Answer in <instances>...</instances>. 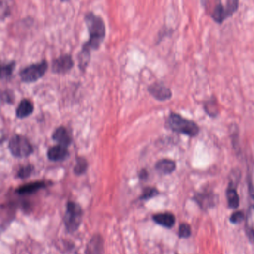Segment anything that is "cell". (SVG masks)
<instances>
[{"mask_svg": "<svg viewBox=\"0 0 254 254\" xmlns=\"http://www.w3.org/2000/svg\"><path fill=\"white\" fill-rule=\"evenodd\" d=\"M45 186H46V184L44 182H34V183H28V184L20 186V187L18 188L16 192L20 194H31V193H35V192L38 191Z\"/></svg>", "mask_w": 254, "mask_h": 254, "instance_id": "16", "label": "cell"}, {"mask_svg": "<svg viewBox=\"0 0 254 254\" xmlns=\"http://www.w3.org/2000/svg\"><path fill=\"white\" fill-rule=\"evenodd\" d=\"M147 177L148 172H146V170L143 169V170L141 171L140 174H139V178H140L141 179H145V178H147Z\"/></svg>", "mask_w": 254, "mask_h": 254, "instance_id": "26", "label": "cell"}, {"mask_svg": "<svg viewBox=\"0 0 254 254\" xmlns=\"http://www.w3.org/2000/svg\"><path fill=\"white\" fill-rule=\"evenodd\" d=\"M69 152L67 147L57 145L52 146L48 150L47 156L52 161H61L68 157Z\"/></svg>", "mask_w": 254, "mask_h": 254, "instance_id": "10", "label": "cell"}, {"mask_svg": "<svg viewBox=\"0 0 254 254\" xmlns=\"http://www.w3.org/2000/svg\"><path fill=\"white\" fill-rule=\"evenodd\" d=\"M149 92L152 95L153 97L161 102L168 100L172 96V90L169 88H167L164 84H158V83H154L149 86Z\"/></svg>", "mask_w": 254, "mask_h": 254, "instance_id": "8", "label": "cell"}, {"mask_svg": "<svg viewBox=\"0 0 254 254\" xmlns=\"http://www.w3.org/2000/svg\"><path fill=\"white\" fill-rule=\"evenodd\" d=\"M47 68L48 64L45 60L30 65L20 71V78L26 83L34 82L45 74Z\"/></svg>", "mask_w": 254, "mask_h": 254, "instance_id": "5", "label": "cell"}, {"mask_svg": "<svg viewBox=\"0 0 254 254\" xmlns=\"http://www.w3.org/2000/svg\"><path fill=\"white\" fill-rule=\"evenodd\" d=\"M252 197L253 204L248 208L245 222V228L250 241L254 244V197Z\"/></svg>", "mask_w": 254, "mask_h": 254, "instance_id": "12", "label": "cell"}, {"mask_svg": "<svg viewBox=\"0 0 254 254\" xmlns=\"http://www.w3.org/2000/svg\"><path fill=\"white\" fill-rule=\"evenodd\" d=\"M15 67V62L12 61L7 64L2 65L1 67V78H8L12 75Z\"/></svg>", "mask_w": 254, "mask_h": 254, "instance_id": "20", "label": "cell"}, {"mask_svg": "<svg viewBox=\"0 0 254 254\" xmlns=\"http://www.w3.org/2000/svg\"><path fill=\"white\" fill-rule=\"evenodd\" d=\"M8 149L12 155L18 158L29 157L33 153V147L29 139L20 135H15L11 138Z\"/></svg>", "mask_w": 254, "mask_h": 254, "instance_id": "4", "label": "cell"}, {"mask_svg": "<svg viewBox=\"0 0 254 254\" xmlns=\"http://www.w3.org/2000/svg\"><path fill=\"white\" fill-rule=\"evenodd\" d=\"M72 56L69 54H63L57 59L53 60L52 63V70L55 73H63L69 71L73 67Z\"/></svg>", "mask_w": 254, "mask_h": 254, "instance_id": "7", "label": "cell"}, {"mask_svg": "<svg viewBox=\"0 0 254 254\" xmlns=\"http://www.w3.org/2000/svg\"><path fill=\"white\" fill-rule=\"evenodd\" d=\"M204 108H205L206 112H207L209 116H211V117H215V116H217L218 106L216 102H212V101H209V102L205 103Z\"/></svg>", "mask_w": 254, "mask_h": 254, "instance_id": "21", "label": "cell"}, {"mask_svg": "<svg viewBox=\"0 0 254 254\" xmlns=\"http://www.w3.org/2000/svg\"><path fill=\"white\" fill-rule=\"evenodd\" d=\"M88 164L85 159L83 157L77 158L76 165L74 168V172L77 175H81L86 172L88 169Z\"/></svg>", "mask_w": 254, "mask_h": 254, "instance_id": "19", "label": "cell"}, {"mask_svg": "<svg viewBox=\"0 0 254 254\" xmlns=\"http://www.w3.org/2000/svg\"><path fill=\"white\" fill-rule=\"evenodd\" d=\"M85 23L89 31L90 39L83 45L84 50L90 52L91 50L99 49L105 36V25L100 16L88 12L85 15Z\"/></svg>", "mask_w": 254, "mask_h": 254, "instance_id": "1", "label": "cell"}, {"mask_svg": "<svg viewBox=\"0 0 254 254\" xmlns=\"http://www.w3.org/2000/svg\"><path fill=\"white\" fill-rule=\"evenodd\" d=\"M239 2L237 0H228L226 2L225 5H222V2H219L214 8L212 18L216 23H222L237 12Z\"/></svg>", "mask_w": 254, "mask_h": 254, "instance_id": "6", "label": "cell"}, {"mask_svg": "<svg viewBox=\"0 0 254 254\" xmlns=\"http://www.w3.org/2000/svg\"><path fill=\"white\" fill-rule=\"evenodd\" d=\"M155 168L161 173L168 175L173 172L176 168V164L175 161L168 159H163L156 164Z\"/></svg>", "mask_w": 254, "mask_h": 254, "instance_id": "15", "label": "cell"}, {"mask_svg": "<svg viewBox=\"0 0 254 254\" xmlns=\"http://www.w3.org/2000/svg\"><path fill=\"white\" fill-rule=\"evenodd\" d=\"M52 139L57 142L59 145L67 147L70 146L72 142L71 137L69 134L68 131L63 126H60L56 128L52 134Z\"/></svg>", "mask_w": 254, "mask_h": 254, "instance_id": "11", "label": "cell"}, {"mask_svg": "<svg viewBox=\"0 0 254 254\" xmlns=\"http://www.w3.org/2000/svg\"><path fill=\"white\" fill-rule=\"evenodd\" d=\"M34 171V166L32 165H27L20 168V171L18 172V178L21 179H26L29 178Z\"/></svg>", "mask_w": 254, "mask_h": 254, "instance_id": "23", "label": "cell"}, {"mask_svg": "<svg viewBox=\"0 0 254 254\" xmlns=\"http://www.w3.org/2000/svg\"><path fill=\"white\" fill-rule=\"evenodd\" d=\"M34 111V105L31 101L23 99L20 102L16 110V115L18 118L23 119L29 117Z\"/></svg>", "mask_w": 254, "mask_h": 254, "instance_id": "14", "label": "cell"}, {"mask_svg": "<svg viewBox=\"0 0 254 254\" xmlns=\"http://www.w3.org/2000/svg\"><path fill=\"white\" fill-rule=\"evenodd\" d=\"M153 220L157 224L161 225L166 228H172L175 223V215L169 212L156 214L153 216Z\"/></svg>", "mask_w": 254, "mask_h": 254, "instance_id": "13", "label": "cell"}, {"mask_svg": "<svg viewBox=\"0 0 254 254\" xmlns=\"http://www.w3.org/2000/svg\"><path fill=\"white\" fill-rule=\"evenodd\" d=\"M158 191L157 189L152 187H147L143 190V194L141 195V200H148L155 197L158 194Z\"/></svg>", "mask_w": 254, "mask_h": 254, "instance_id": "22", "label": "cell"}, {"mask_svg": "<svg viewBox=\"0 0 254 254\" xmlns=\"http://www.w3.org/2000/svg\"><path fill=\"white\" fill-rule=\"evenodd\" d=\"M167 126L176 133L194 137L199 134V127L194 121L186 120L179 114L172 113L167 119Z\"/></svg>", "mask_w": 254, "mask_h": 254, "instance_id": "2", "label": "cell"}, {"mask_svg": "<svg viewBox=\"0 0 254 254\" xmlns=\"http://www.w3.org/2000/svg\"><path fill=\"white\" fill-rule=\"evenodd\" d=\"M83 211L76 203L70 201L67 204V212L65 214L64 223L67 231H76L82 222Z\"/></svg>", "mask_w": 254, "mask_h": 254, "instance_id": "3", "label": "cell"}, {"mask_svg": "<svg viewBox=\"0 0 254 254\" xmlns=\"http://www.w3.org/2000/svg\"><path fill=\"white\" fill-rule=\"evenodd\" d=\"M194 200L204 209L211 208L212 205L215 204V201L213 194H208V193H201V194H197L194 197Z\"/></svg>", "mask_w": 254, "mask_h": 254, "instance_id": "17", "label": "cell"}, {"mask_svg": "<svg viewBox=\"0 0 254 254\" xmlns=\"http://www.w3.org/2000/svg\"><path fill=\"white\" fill-rule=\"evenodd\" d=\"M86 254H104V241L100 235H95L87 245Z\"/></svg>", "mask_w": 254, "mask_h": 254, "instance_id": "9", "label": "cell"}, {"mask_svg": "<svg viewBox=\"0 0 254 254\" xmlns=\"http://www.w3.org/2000/svg\"><path fill=\"white\" fill-rule=\"evenodd\" d=\"M244 213L241 212V211H237V212H233V213L232 214L230 220L232 223L238 224L240 223V222L244 219Z\"/></svg>", "mask_w": 254, "mask_h": 254, "instance_id": "25", "label": "cell"}, {"mask_svg": "<svg viewBox=\"0 0 254 254\" xmlns=\"http://www.w3.org/2000/svg\"><path fill=\"white\" fill-rule=\"evenodd\" d=\"M227 198L229 207L231 209H236L239 205V197L237 190L234 187H232L231 185L229 186L227 190Z\"/></svg>", "mask_w": 254, "mask_h": 254, "instance_id": "18", "label": "cell"}, {"mask_svg": "<svg viewBox=\"0 0 254 254\" xmlns=\"http://www.w3.org/2000/svg\"><path fill=\"white\" fill-rule=\"evenodd\" d=\"M191 227L188 224H181L178 230V235L180 238H188L191 235Z\"/></svg>", "mask_w": 254, "mask_h": 254, "instance_id": "24", "label": "cell"}]
</instances>
